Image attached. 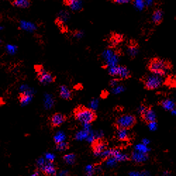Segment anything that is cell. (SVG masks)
I'll list each match as a JSON object with an SVG mask.
<instances>
[{
    "label": "cell",
    "mask_w": 176,
    "mask_h": 176,
    "mask_svg": "<svg viewBox=\"0 0 176 176\" xmlns=\"http://www.w3.org/2000/svg\"><path fill=\"white\" fill-rule=\"evenodd\" d=\"M65 4L74 11H80L82 8L81 0H64Z\"/></svg>",
    "instance_id": "7c38bea8"
},
{
    "label": "cell",
    "mask_w": 176,
    "mask_h": 176,
    "mask_svg": "<svg viewBox=\"0 0 176 176\" xmlns=\"http://www.w3.org/2000/svg\"><path fill=\"white\" fill-rule=\"evenodd\" d=\"M12 4L19 8H27L30 4V0H12Z\"/></svg>",
    "instance_id": "d6986e66"
},
{
    "label": "cell",
    "mask_w": 176,
    "mask_h": 176,
    "mask_svg": "<svg viewBox=\"0 0 176 176\" xmlns=\"http://www.w3.org/2000/svg\"><path fill=\"white\" fill-rule=\"evenodd\" d=\"M82 35H83V33H82V32H80V31H78V32H76L75 34V36L77 38H78V39H80V37H82Z\"/></svg>",
    "instance_id": "e575fe53"
},
{
    "label": "cell",
    "mask_w": 176,
    "mask_h": 176,
    "mask_svg": "<svg viewBox=\"0 0 176 176\" xmlns=\"http://www.w3.org/2000/svg\"><path fill=\"white\" fill-rule=\"evenodd\" d=\"M163 83L162 76L152 73L148 75L145 80V87L149 90H155L159 88Z\"/></svg>",
    "instance_id": "5b68a950"
},
{
    "label": "cell",
    "mask_w": 176,
    "mask_h": 176,
    "mask_svg": "<svg viewBox=\"0 0 176 176\" xmlns=\"http://www.w3.org/2000/svg\"><path fill=\"white\" fill-rule=\"evenodd\" d=\"M146 109H147V108H146L145 106H144V105L139 106V108H138L139 114H142H142L145 111Z\"/></svg>",
    "instance_id": "f546056e"
},
{
    "label": "cell",
    "mask_w": 176,
    "mask_h": 176,
    "mask_svg": "<svg viewBox=\"0 0 176 176\" xmlns=\"http://www.w3.org/2000/svg\"><path fill=\"white\" fill-rule=\"evenodd\" d=\"M118 80H116V79H114L112 80L111 82H110V85H111L112 88H114V87L117 86L118 85Z\"/></svg>",
    "instance_id": "1f68e13d"
},
{
    "label": "cell",
    "mask_w": 176,
    "mask_h": 176,
    "mask_svg": "<svg viewBox=\"0 0 176 176\" xmlns=\"http://www.w3.org/2000/svg\"><path fill=\"white\" fill-rule=\"evenodd\" d=\"M6 50L7 52L11 54H15V52H16L17 47L15 45H13V44H8L6 46Z\"/></svg>",
    "instance_id": "4316f807"
},
{
    "label": "cell",
    "mask_w": 176,
    "mask_h": 176,
    "mask_svg": "<svg viewBox=\"0 0 176 176\" xmlns=\"http://www.w3.org/2000/svg\"><path fill=\"white\" fill-rule=\"evenodd\" d=\"M148 128L151 131H155L157 129V123H156V121L148 123Z\"/></svg>",
    "instance_id": "83f0119b"
},
{
    "label": "cell",
    "mask_w": 176,
    "mask_h": 176,
    "mask_svg": "<svg viewBox=\"0 0 176 176\" xmlns=\"http://www.w3.org/2000/svg\"><path fill=\"white\" fill-rule=\"evenodd\" d=\"M149 70L152 73L163 76L168 73L169 64L163 59H154L150 63Z\"/></svg>",
    "instance_id": "7a4b0ae2"
},
{
    "label": "cell",
    "mask_w": 176,
    "mask_h": 176,
    "mask_svg": "<svg viewBox=\"0 0 176 176\" xmlns=\"http://www.w3.org/2000/svg\"><path fill=\"white\" fill-rule=\"evenodd\" d=\"M74 118L80 123L89 125L97 119V114L94 109H90L83 105H78L73 111Z\"/></svg>",
    "instance_id": "6da1fadb"
},
{
    "label": "cell",
    "mask_w": 176,
    "mask_h": 176,
    "mask_svg": "<svg viewBox=\"0 0 176 176\" xmlns=\"http://www.w3.org/2000/svg\"><path fill=\"white\" fill-rule=\"evenodd\" d=\"M145 2V4H146V6H150L152 5V4H153L154 2V0H144Z\"/></svg>",
    "instance_id": "d6a6232c"
},
{
    "label": "cell",
    "mask_w": 176,
    "mask_h": 176,
    "mask_svg": "<svg viewBox=\"0 0 176 176\" xmlns=\"http://www.w3.org/2000/svg\"><path fill=\"white\" fill-rule=\"evenodd\" d=\"M163 18H164V13H163L162 10L158 9V10H156L153 13L152 19L154 23H159L162 22Z\"/></svg>",
    "instance_id": "e0dca14e"
},
{
    "label": "cell",
    "mask_w": 176,
    "mask_h": 176,
    "mask_svg": "<svg viewBox=\"0 0 176 176\" xmlns=\"http://www.w3.org/2000/svg\"><path fill=\"white\" fill-rule=\"evenodd\" d=\"M133 6L138 11H142L145 8L146 4L144 0H133Z\"/></svg>",
    "instance_id": "603a6c76"
},
{
    "label": "cell",
    "mask_w": 176,
    "mask_h": 176,
    "mask_svg": "<svg viewBox=\"0 0 176 176\" xmlns=\"http://www.w3.org/2000/svg\"><path fill=\"white\" fill-rule=\"evenodd\" d=\"M40 171L44 176H56L57 173L56 165L52 161H47L42 164L40 167Z\"/></svg>",
    "instance_id": "ba28073f"
},
{
    "label": "cell",
    "mask_w": 176,
    "mask_h": 176,
    "mask_svg": "<svg viewBox=\"0 0 176 176\" xmlns=\"http://www.w3.org/2000/svg\"><path fill=\"white\" fill-rule=\"evenodd\" d=\"M21 27L23 30L26 31L32 32L35 30L36 29V26L35 24H33L31 22H27V21H21Z\"/></svg>",
    "instance_id": "ac0fdd59"
},
{
    "label": "cell",
    "mask_w": 176,
    "mask_h": 176,
    "mask_svg": "<svg viewBox=\"0 0 176 176\" xmlns=\"http://www.w3.org/2000/svg\"><path fill=\"white\" fill-rule=\"evenodd\" d=\"M37 79L42 85H47L55 82L56 77L52 75V73L43 69H41L37 73Z\"/></svg>",
    "instance_id": "9c48e42d"
},
{
    "label": "cell",
    "mask_w": 176,
    "mask_h": 176,
    "mask_svg": "<svg viewBox=\"0 0 176 176\" xmlns=\"http://www.w3.org/2000/svg\"><path fill=\"white\" fill-rule=\"evenodd\" d=\"M59 97L66 101H71L73 99V92L69 87L63 85L59 87Z\"/></svg>",
    "instance_id": "30bf717a"
},
{
    "label": "cell",
    "mask_w": 176,
    "mask_h": 176,
    "mask_svg": "<svg viewBox=\"0 0 176 176\" xmlns=\"http://www.w3.org/2000/svg\"><path fill=\"white\" fill-rule=\"evenodd\" d=\"M109 73L112 76H117L121 79H126L130 76V71L126 66H115L109 67Z\"/></svg>",
    "instance_id": "52a82bcc"
},
{
    "label": "cell",
    "mask_w": 176,
    "mask_h": 176,
    "mask_svg": "<svg viewBox=\"0 0 176 176\" xmlns=\"http://www.w3.org/2000/svg\"><path fill=\"white\" fill-rule=\"evenodd\" d=\"M128 53L130 56L135 57L138 54V49L136 46H130L128 49Z\"/></svg>",
    "instance_id": "d4e9b609"
},
{
    "label": "cell",
    "mask_w": 176,
    "mask_h": 176,
    "mask_svg": "<svg viewBox=\"0 0 176 176\" xmlns=\"http://www.w3.org/2000/svg\"><path fill=\"white\" fill-rule=\"evenodd\" d=\"M108 144L102 137H99L92 141L91 148L94 156H100L104 151L107 149Z\"/></svg>",
    "instance_id": "277c9868"
},
{
    "label": "cell",
    "mask_w": 176,
    "mask_h": 176,
    "mask_svg": "<svg viewBox=\"0 0 176 176\" xmlns=\"http://www.w3.org/2000/svg\"><path fill=\"white\" fill-rule=\"evenodd\" d=\"M68 119L67 116L60 112H56L49 118V123L52 128H57L62 126Z\"/></svg>",
    "instance_id": "8992f818"
},
{
    "label": "cell",
    "mask_w": 176,
    "mask_h": 176,
    "mask_svg": "<svg viewBox=\"0 0 176 176\" xmlns=\"http://www.w3.org/2000/svg\"><path fill=\"white\" fill-rule=\"evenodd\" d=\"M163 176H171L170 173H169L168 171H166V172L164 173V174H163Z\"/></svg>",
    "instance_id": "8d00e7d4"
},
{
    "label": "cell",
    "mask_w": 176,
    "mask_h": 176,
    "mask_svg": "<svg viewBox=\"0 0 176 176\" xmlns=\"http://www.w3.org/2000/svg\"><path fill=\"white\" fill-rule=\"evenodd\" d=\"M135 150L142 152V153L147 154L148 152L149 151V148L147 145H144L143 143H139L135 146Z\"/></svg>",
    "instance_id": "7402d4cb"
},
{
    "label": "cell",
    "mask_w": 176,
    "mask_h": 176,
    "mask_svg": "<svg viewBox=\"0 0 176 176\" xmlns=\"http://www.w3.org/2000/svg\"><path fill=\"white\" fill-rule=\"evenodd\" d=\"M116 137L120 141H126L129 137V133L128 129L118 128L116 131Z\"/></svg>",
    "instance_id": "9a60e30c"
},
{
    "label": "cell",
    "mask_w": 176,
    "mask_h": 176,
    "mask_svg": "<svg viewBox=\"0 0 176 176\" xmlns=\"http://www.w3.org/2000/svg\"><path fill=\"white\" fill-rule=\"evenodd\" d=\"M2 26H0V30H2Z\"/></svg>",
    "instance_id": "f35d334b"
},
{
    "label": "cell",
    "mask_w": 176,
    "mask_h": 176,
    "mask_svg": "<svg viewBox=\"0 0 176 176\" xmlns=\"http://www.w3.org/2000/svg\"><path fill=\"white\" fill-rule=\"evenodd\" d=\"M56 149L59 152H65L70 149V145L67 142H61L56 144Z\"/></svg>",
    "instance_id": "44dd1931"
},
{
    "label": "cell",
    "mask_w": 176,
    "mask_h": 176,
    "mask_svg": "<svg viewBox=\"0 0 176 176\" xmlns=\"http://www.w3.org/2000/svg\"><path fill=\"white\" fill-rule=\"evenodd\" d=\"M114 2L118 4H128L130 2V0H114Z\"/></svg>",
    "instance_id": "f1b7e54d"
},
{
    "label": "cell",
    "mask_w": 176,
    "mask_h": 176,
    "mask_svg": "<svg viewBox=\"0 0 176 176\" xmlns=\"http://www.w3.org/2000/svg\"><path fill=\"white\" fill-rule=\"evenodd\" d=\"M124 90H125V88L123 85H118L117 86L113 88V92L116 94H120V93H122Z\"/></svg>",
    "instance_id": "484cf974"
},
{
    "label": "cell",
    "mask_w": 176,
    "mask_h": 176,
    "mask_svg": "<svg viewBox=\"0 0 176 176\" xmlns=\"http://www.w3.org/2000/svg\"><path fill=\"white\" fill-rule=\"evenodd\" d=\"M63 161H64L67 164L73 165L75 163L76 155L75 154H66V155L63 156Z\"/></svg>",
    "instance_id": "ffe728a7"
},
{
    "label": "cell",
    "mask_w": 176,
    "mask_h": 176,
    "mask_svg": "<svg viewBox=\"0 0 176 176\" xmlns=\"http://www.w3.org/2000/svg\"><path fill=\"white\" fill-rule=\"evenodd\" d=\"M142 143H143L144 145L148 146L150 144V141H149V139H148L147 138H144L142 140Z\"/></svg>",
    "instance_id": "836d02e7"
},
{
    "label": "cell",
    "mask_w": 176,
    "mask_h": 176,
    "mask_svg": "<svg viewBox=\"0 0 176 176\" xmlns=\"http://www.w3.org/2000/svg\"><path fill=\"white\" fill-rule=\"evenodd\" d=\"M18 99L21 104L25 105V104H27L30 101L31 95L27 92H21V93H19Z\"/></svg>",
    "instance_id": "2e32d148"
},
{
    "label": "cell",
    "mask_w": 176,
    "mask_h": 176,
    "mask_svg": "<svg viewBox=\"0 0 176 176\" xmlns=\"http://www.w3.org/2000/svg\"><path fill=\"white\" fill-rule=\"evenodd\" d=\"M161 104H162V107L164 108V109L166 110V111H172L175 108V101L171 99H164V100H163L162 101Z\"/></svg>",
    "instance_id": "5bb4252c"
},
{
    "label": "cell",
    "mask_w": 176,
    "mask_h": 176,
    "mask_svg": "<svg viewBox=\"0 0 176 176\" xmlns=\"http://www.w3.org/2000/svg\"><path fill=\"white\" fill-rule=\"evenodd\" d=\"M171 112H172V114H173V115H174V116H176V108H175V109H173V111H171Z\"/></svg>",
    "instance_id": "74e56055"
},
{
    "label": "cell",
    "mask_w": 176,
    "mask_h": 176,
    "mask_svg": "<svg viewBox=\"0 0 176 176\" xmlns=\"http://www.w3.org/2000/svg\"><path fill=\"white\" fill-rule=\"evenodd\" d=\"M142 118L147 123L152 122V121H156V114L155 111L152 109H147L145 110V111L142 114Z\"/></svg>",
    "instance_id": "4fadbf2b"
},
{
    "label": "cell",
    "mask_w": 176,
    "mask_h": 176,
    "mask_svg": "<svg viewBox=\"0 0 176 176\" xmlns=\"http://www.w3.org/2000/svg\"><path fill=\"white\" fill-rule=\"evenodd\" d=\"M132 160L136 164H142L145 162L148 159L147 154L142 153V152L135 151L133 152L132 156H131Z\"/></svg>",
    "instance_id": "8fae6325"
},
{
    "label": "cell",
    "mask_w": 176,
    "mask_h": 176,
    "mask_svg": "<svg viewBox=\"0 0 176 176\" xmlns=\"http://www.w3.org/2000/svg\"><path fill=\"white\" fill-rule=\"evenodd\" d=\"M115 54L116 52H114V50H111V49H108V50L104 51V52L102 53V57L105 61H107L108 59L111 58V57Z\"/></svg>",
    "instance_id": "cb8c5ba5"
},
{
    "label": "cell",
    "mask_w": 176,
    "mask_h": 176,
    "mask_svg": "<svg viewBox=\"0 0 176 176\" xmlns=\"http://www.w3.org/2000/svg\"><path fill=\"white\" fill-rule=\"evenodd\" d=\"M129 176H141V172L138 171H131L129 173Z\"/></svg>",
    "instance_id": "4dcf8cb0"
},
{
    "label": "cell",
    "mask_w": 176,
    "mask_h": 176,
    "mask_svg": "<svg viewBox=\"0 0 176 176\" xmlns=\"http://www.w3.org/2000/svg\"><path fill=\"white\" fill-rule=\"evenodd\" d=\"M135 118L130 114H124L116 119V126L118 128L129 129L134 126L135 123Z\"/></svg>",
    "instance_id": "3957f363"
},
{
    "label": "cell",
    "mask_w": 176,
    "mask_h": 176,
    "mask_svg": "<svg viewBox=\"0 0 176 176\" xmlns=\"http://www.w3.org/2000/svg\"><path fill=\"white\" fill-rule=\"evenodd\" d=\"M141 176H150V173L147 171H143L141 172Z\"/></svg>",
    "instance_id": "d590c367"
}]
</instances>
